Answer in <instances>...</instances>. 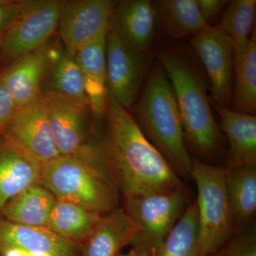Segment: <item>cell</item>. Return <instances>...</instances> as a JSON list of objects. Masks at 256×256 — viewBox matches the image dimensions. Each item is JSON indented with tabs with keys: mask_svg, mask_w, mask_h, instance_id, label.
<instances>
[{
	"mask_svg": "<svg viewBox=\"0 0 256 256\" xmlns=\"http://www.w3.org/2000/svg\"><path fill=\"white\" fill-rule=\"evenodd\" d=\"M106 128L96 149L124 198L174 191L183 186L178 173L146 137L130 112L108 94Z\"/></svg>",
	"mask_w": 256,
	"mask_h": 256,
	"instance_id": "6da1fadb",
	"label": "cell"
},
{
	"mask_svg": "<svg viewBox=\"0 0 256 256\" xmlns=\"http://www.w3.org/2000/svg\"><path fill=\"white\" fill-rule=\"evenodd\" d=\"M158 58L174 90L185 141L198 156L214 159L220 152L222 134L200 69L178 48H162Z\"/></svg>",
	"mask_w": 256,
	"mask_h": 256,
	"instance_id": "7a4b0ae2",
	"label": "cell"
},
{
	"mask_svg": "<svg viewBox=\"0 0 256 256\" xmlns=\"http://www.w3.org/2000/svg\"><path fill=\"white\" fill-rule=\"evenodd\" d=\"M178 175L191 178L192 158L185 143L174 90L160 64L153 67L132 116Z\"/></svg>",
	"mask_w": 256,
	"mask_h": 256,
	"instance_id": "3957f363",
	"label": "cell"
},
{
	"mask_svg": "<svg viewBox=\"0 0 256 256\" xmlns=\"http://www.w3.org/2000/svg\"><path fill=\"white\" fill-rule=\"evenodd\" d=\"M41 183L56 200L76 204L101 214L119 206V192L95 144L80 154L60 156L44 165Z\"/></svg>",
	"mask_w": 256,
	"mask_h": 256,
	"instance_id": "277c9868",
	"label": "cell"
},
{
	"mask_svg": "<svg viewBox=\"0 0 256 256\" xmlns=\"http://www.w3.org/2000/svg\"><path fill=\"white\" fill-rule=\"evenodd\" d=\"M224 166L192 158L191 178L196 184L198 215V256H207L237 230L227 193Z\"/></svg>",
	"mask_w": 256,
	"mask_h": 256,
	"instance_id": "5b68a950",
	"label": "cell"
},
{
	"mask_svg": "<svg viewBox=\"0 0 256 256\" xmlns=\"http://www.w3.org/2000/svg\"><path fill=\"white\" fill-rule=\"evenodd\" d=\"M188 194L184 184L174 191L124 198L122 207L134 230L132 248L156 256L182 214Z\"/></svg>",
	"mask_w": 256,
	"mask_h": 256,
	"instance_id": "8992f818",
	"label": "cell"
},
{
	"mask_svg": "<svg viewBox=\"0 0 256 256\" xmlns=\"http://www.w3.org/2000/svg\"><path fill=\"white\" fill-rule=\"evenodd\" d=\"M62 1L28 0L0 37V60L6 66L48 44L58 30Z\"/></svg>",
	"mask_w": 256,
	"mask_h": 256,
	"instance_id": "52a82bcc",
	"label": "cell"
},
{
	"mask_svg": "<svg viewBox=\"0 0 256 256\" xmlns=\"http://www.w3.org/2000/svg\"><path fill=\"white\" fill-rule=\"evenodd\" d=\"M44 166L60 158L42 92L16 111L2 137Z\"/></svg>",
	"mask_w": 256,
	"mask_h": 256,
	"instance_id": "ba28073f",
	"label": "cell"
},
{
	"mask_svg": "<svg viewBox=\"0 0 256 256\" xmlns=\"http://www.w3.org/2000/svg\"><path fill=\"white\" fill-rule=\"evenodd\" d=\"M114 4L110 0L62 1L58 30L64 48L75 55L82 47L106 36Z\"/></svg>",
	"mask_w": 256,
	"mask_h": 256,
	"instance_id": "9c48e42d",
	"label": "cell"
},
{
	"mask_svg": "<svg viewBox=\"0 0 256 256\" xmlns=\"http://www.w3.org/2000/svg\"><path fill=\"white\" fill-rule=\"evenodd\" d=\"M52 134L60 156L80 154L88 142L92 112L86 102L53 92H42Z\"/></svg>",
	"mask_w": 256,
	"mask_h": 256,
	"instance_id": "30bf717a",
	"label": "cell"
},
{
	"mask_svg": "<svg viewBox=\"0 0 256 256\" xmlns=\"http://www.w3.org/2000/svg\"><path fill=\"white\" fill-rule=\"evenodd\" d=\"M194 53L206 70L214 104L227 107L234 85L233 44L220 28L208 25L191 40Z\"/></svg>",
	"mask_w": 256,
	"mask_h": 256,
	"instance_id": "8fae6325",
	"label": "cell"
},
{
	"mask_svg": "<svg viewBox=\"0 0 256 256\" xmlns=\"http://www.w3.org/2000/svg\"><path fill=\"white\" fill-rule=\"evenodd\" d=\"M108 94L128 109L137 100L146 67V56L124 46L109 30L106 36Z\"/></svg>",
	"mask_w": 256,
	"mask_h": 256,
	"instance_id": "7c38bea8",
	"label": "cell"
},
{
	"mask_svg": "<svg viewBox=\"0 0 256 256\" xmlns=\"http://www.w3.org/2000/svg\"><path fill=\"white\" fill-rule=\"evenodd\" d=\"M58 50L47 44L5 66L0 72V80L12 97L16 110L41 95L47 72Z\"/></svg>",
	"mask_w": 256,
	"mask_h": 256,
	"instance_id": "4fadbf2b",
	"label": "cell"
},
{
	"mask_svg": "<svg viewBox=\"0 0 256 256\" xmlns=\"http://www.w3.org/2000/svg\"><path fill=\"white\" fill-rule=\"evenodd\" d=\"M156 6L150 0H126L114 4L110 28L138 54L146 56L154 40Z\"/></svg>",
	"mask_w": 256,
	"mask_h": 256,
	"instance_id": "5bb4252c",
	"label": "cell"
},
{
	"mask_svg": "<svg viewBox=\"0 0 256 256\" xmlns=\"http://www.w3.org/2000/svg\"><path fill=\"white\" fill-rule=\"evenodd\" d=\"M5 248L48 256L82 254V244L64 238L46 227L22 225L0 216V250Z\"/></svg>",
	"mask_w": 256,
	"mask_h": 256,
	"instance_id": "9a60e30c",
	"label": "cell"
},
{
	"mask_svg": "<svg viewBox=\"0 0 256 256\" xmlns=\"http://www.w3.org/2000/svg\"><path fill=\"white\" fill-rule=\"evenodd\" d=\"M43 165L0 138V214L8 202L42 184Z\"/></svg>",
	"mask_w": 256,
	"mask_h": 256,
	"instance_id": "2e32d148",
	"label": "cell"
},
{
	"mask_svg": "<svg viewBox=\"0 0 256 256\" xmlns=\"http://www.w3.org/2000/svg\"><path fill=\"white\" fill-rule=\"evenodd\" d=\"M222 129L228 138L229 149L226 170L256 166V117L215 105Z\"/></svg>",
	"mask_w": 256,
	"mask_h": 256,
	"instance_id": "e0dca14e",
	"label": "cell"
},
{
	"mask_svg": "<svg viewBox=\"0 0 256 256\" xmlns=\"http://www.w3.org/2000/svg\"><path fill=\"white\" fill-rule=\"evenodd\" d=\"M134 230L121 207L104 214L94 232L82 244L80 256H118L130 245Z\"/></svg>",
	"mask_w": 256,
	"mask_h": 256,
	"instance_id": "ac0fdd59",
	"label": "cell"
},
{
	"mask_svg": "<svg viewBox=\"0 0 256 256\" xmlns=\"http://www.w3.org/2000/svg\"><path fill=\"white\" fill-rule=\"evenodd\" d=\"M107 36V35H106ZM106 36L89 44L76 54L92 114L102 116L107 102Z\"/></svg>",
	"mask_w": 256,
	"mask_h": 256,
	"instance_id": "d6986e66",
	"label": "cell"
},
{
	"mask_svg": "<svg viewBox=\"0 0 256 256\" xmlns=\"http://www.w3.org/2000/svg\"><path fill=\"white\" fill-rule=\"evenodd\" d=\"M234 110L255 116L256 42L255 36L233 46Z\"/></svg>",
	"mask_w": 256,
	"mask_h": 256,
	"instance_id": "ffe728a7",
	"label": "cell"
},
{
	"mask_svg": "<svg viewBox=\"0 0 256 256\" xmlns=\"http://www.w3.org/2000/svg\"><path fill=\"white\" fill-rule=\"evenodd\" d=\"M56 200L52 192L42 184H38L8 202L0 216L22 225L46 227Z\"/></svg>",
	"mask_w": 256,
	"mask_h": 256,
	"instance_id": "44dd1931",
	"label": "cell"
},
{
	"mask_svg": "<svg viewBox=\"0 0 256 256\" xmlns=\"http://www.w3.org/2000/svg\"><path fill=\"white\" fill-rule=\"evenodd\" d=\"M104 214L72 202L56 200L46 228L64 238L82 244Z\"/></svg>",
	"mask_w": 256,
	"mask_h": 256,
	"instance_id": "7402d4cb",
	"label": "cell"
},
{
	"mask_svg": "<svg viewBox=\"0 0 256 256\" xmlns=\"http://www.w3.org/2000/svg\"><path fill=\"white\" fill-rule=\"evenodd\" d=\"M154 6L156 16L172 38L193 36L208 26L196 0H161Z\"/></svg>",
	"mask_w": 256,
	"mask_h": 256,
	"instance_id": "603a6c76",
	"label": "cell"
},
{
	"mask_svg": "<svg viewBox=\"0 0 256 256\" xmlns=\"http://www.w3.org/2000/svg\"><path fill=\"white\" fill-rule=\"evenodd\" d=\"M226 170L227 193L238 228L248 223L256 214V166H238Z\"/></svg>",
	"mask_w": 256,
	"mask_h": 256,
	"instance_id": "cb8c5ba5",
	"label": "cell"
},
{
	"mask_svg": "<svg viewBox=\"0 0 256 256\" xmlns=\"http://www.w3.org/2000/svg\"><path fill=\"white\" fill-rule=\"evenodd\" d=\"M44 84L46 88L42 92H56L88 104L76 56L65 48L57 52L47 72Z\"/></svg>",
	"mask_w": 256,
	"mask_h": 256,
	"instance_id": "d4e9b609",
	"label": "cell"
},
{
	"mask_svg": "<svg viewBox=\"0 0 256 256\" xmlns=\"http://www.w3.org/2000/svg\"><path fill=\"white\" fill-rule=\"evenodd\" d=\"M198 230L195 200L183 212L156 256H198Z\"/></svg>",
	"mask_w": 256,
	"mask_h": 256,
	"instance_id": "484cf974",
	"label": "cell"
},
{
	"mask_svg": "<svg viewBox=\"0 0 256 256\" xmlns=\"http://www.w3.org/2000/svg\"><path fill=\"white\" fill-rule=\"evenodd\" d=\"M256 12V0H233L227 2L220 28L228 35L233 46L242 45L250 38Z\"/></svg>",
	"mask_w": 256,
	"mask_h": 256,
	"instance_id": "4316f807",
	"label": "cell"
},
{
	"mask_svg": "<svg viewBox=\"0 0 256 256\" xmlns=\"http://www.w3.org/2000/svg\"><path fill=\"white\" fill-rule=\"evenodd\" d=\"M207 256H256V229L239 228L225 244Z\"/></svg>",
	"mask_w": 256,
	"mask_h": 256,
	"instance_id": "83f0119b",
	"label": "cell"
},
{
	"mask_svg": "<svg viewBox=\"0 0 256 256\" xmlns=\"http://www.w3.org/2000/svg\"><path fill=\"white\" fill-rule=\"evenodd\" d=\"M16 111L12 97L0 80V138Z\"/></svg>",
	"mask_w": 256,
	"mask_h": 256,
	"instance_id": "f1b7e54d",
	"label": "cell"
},
{
	"mask_svg": "<svg viewBox=\"0 0 256 256\" xmlns=\"http://www.w3.org/2000/svg\"><path fill=\"white\" fill-rule=\"evenodd\" d=\"M22 1L0 0V37L14 20Z\"/></svg>",
	"mask_w": 256,
	"mask_h": 256,
	"instance_id": "f546056e",
	"label": "cell"
},
{
	"mask_svg": "<svg viewBox=\"0 0 256 256\" xmlns=\"http://www.w3.org/2000/svg\"><path fill=\"white\" fill-rule=\"evenodd\" d=\"M196 1L202 18L207 24L218 16L228 2V1H224V0H196Z\"/></svg>",
	"mask_w": 256,
	"mask_h": 256,
	"instance_id": "4dcf8cb0",
	"label": "cell"
},
{
	"mask_svg": "<svg viewBox=\"0 0 256 256\" xmlns=\"http://www.w3.org/2000/svg\"><path fill=\"white\" fill-rule=\"evenodd\" d=\"M0 256H31V252L16 248H5L0 250Z\"/></svg>",
	"mask_w": 256,
	"mask_h": 256,
	"instance_id": "1f68e13d",
	"label": "cell"
},
{
	"mask_svg": "<svg viewBox=\"0 0 256 256\" xmlns=\"http://www.w3.org/2000/svg\"><path fill=\"white\" fill-rule=\"evenodd\" d=\"M118 256H146L140 254V252H137L134 249H131L130 252H128V254H120Z\"/></svg>",
	"mask_w": 256,
	"mask_h": 256,
	"instance_id": "d6a6232c",
	"label": "cell"
},
{
	"mask_svg": "<svg viewBox=\"0 0 256 256\" xmlns=\"http://www.w3.org/2000/svg\"><path fill=\"white\" fill-rule=\"evenodd\" d=\"M31 256H48L43 255V254H31Z\"/></svg>",
	"mask_w": 256,
	"mask_h": 256,
	"instance_id": "836d02e7",
	"label": "cell"
}]
</instances>
